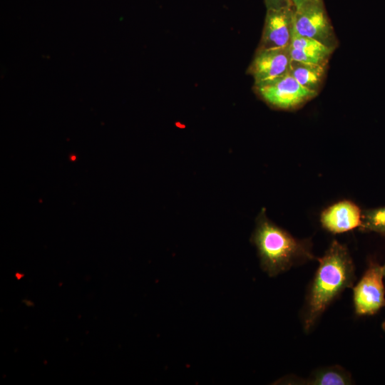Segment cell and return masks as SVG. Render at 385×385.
<instances>
[{"label": "cell", "instance_id": "7", "mask_svg": "<svg viewBox=\"0 0 385 385\" xmlns=\"http://www.w3.org/2000/svg\"><path fill=\"white\" fill-rule=\"evenodd\" d=\"M289 46L258 49L250 67L255 83L289 72L292 62Z\"/></svg>", "mask_w": 385, "mask_h": 385}, {"label": "cell", "instance_id": "10", "mask_svg": "<svg viewBox=\"0 0 385 385\" xmlns=\"http://www.w3.org/2000/svg\"><path fill=\"white\" fill-rule=\"evenodd\" d=\"M325 72L324 66L292 60L289 73L303 87L317 92Z\"/></svg>", "mask_w": 385, "mask_h": 385}, {"label": "cell", "instance_id": "14", "mask_svg": "<svg viewBox=\"0 0 385 385\" xmlns=\"http://www.w3.org/2000/svg\"><path fill=\"white\" fill-rule=\"evenodd\" d=\"M307 1H309V0H291V2L292 5L294 6V8H296Z\"/></svg>", "mask_w": 385, "mask_h": 385}, {"label": "cell", "instance_id": "4", "mask_svg": "<svg viewBox=\"0 0 385 385\" xmlns=\"http://www.w3.org/2000/svg\"><path fill=\"white\" fill-rule=\"evenodd\" d=\"M293 30L299 35L334 48V32L323 0H309L296 7Z\"/></svg>", "mask_w": 385, "mask_h": 385}, {"label": "cell", "instance_id": "6", "mask_svg": "<svg viewBox=\"0 0 385 385\" xmlns=\"http://www.w3.org/2000/svg\"><path fill=\"white\" fill-rule=\"evenodd\" d=\"M294 6L267 9L265 26L259 49L285 47L290 45Z\"/></svg>", "mask_w": 385, "mask_h": 385}, {"label": "cell", "instance_id": "8", "mask_svg": "<svg viewBox=\"0 0 385 385\" xmlns=\"http://www.w3.org/2000/svg\"><path fill=\"white\" fill-rule=\"evenodd\" d=\"M362 210L350 200H341L324 210L320 216L322 227L333 234L360 227Z\"/></svg>", "mask_w": 385, "mask_h": 385}, {"label": "cell", "instance_id": "9", "mask_svg": "<svg viewBox=\"0 0 385 385\" xmlns=\"http://www.w3.org/2000/svg\"><path fill=\"white\" fill-rule=\"evenodd\" d=\"M289 49L292 60L325 66L334 48L293 30Z\"/></svg>", "mask_w": 385, "mask_h": 385}, {"label": "cell", "instance_id": "13", "mask_svg": "<svg viewBox=\"0 0 385 385\" xmlns=\"http://www.w3.org/2000/svg\"><path fill=\"white\" fill-rule=\"evenodd\" d=\"M265 1L267 9H279L292 5L291 0H265Z\"/></svg>", "mask_w": 385, "mask_h": 385}, {"label": "cell", "instance_id": "11", "mask_svg": "<svg viewBox=\"0 0 385 385\" xmlns=\"http://www.w3.org/2000/svg\"><path fill=\"white\" fill-rule=\"evenodd\" d=\"M306 382L309 385H349L353 381L348 371L333 366L315 371Z\"/></svg>", "mask_w": 385, "mask_h": 385}, {"label": "cell", "instance_id": "3", "mask_svg": "<svg viewBox=\"0 0 385 385\" xmlns=\"http://www.w3.org/2000/svg\"><path fill=\"white\" fill-rule=\"evenodd\" d=\"M255 84L256 91L267 103L282 109L298 107L317 94L303 87L289 72Z\"/></svg>", "mask_w": 385, "mask_h": 385}, {"label": "cell", "instance_id": "12", "mask_svg": "<svg viewBox=\"0 0 385 385\" xmlns=\"http://www.w3.org/2000/svg\"><path fill=\"white\" fill-rule=\"evenodd\" d=\"M359 229L385 235V206L363 210Z\"/></svg>", "mask_w": 385, "mask_h": 385}, {"label": "cell", "instance_id": "16", "mask_svg": "<svg viewBox=\"0 0 385 385\" xmlns=\"http://www.w3.org/2000/svg\"><path fill=\"white\" fill-rule=\"evenodd\" d=\"M384 330H385V322H384Z\"/></svg>", "mask_w": 385, "mask_h": 385}, {"label": "cell", "instance_id": "5", "mask_svg": "<svg viewBox=\"0 0 385 385\" xmlns=\"http://www.w3.org/2000/svg\"><path fill=\"white\" fill-rule=\"evenodd\" d=\"M383 266L371 262L353 289L354 310L359 316L372 315L385 307Z\"/></svg>", "mask_w": 385, "mask_h": 385}, {"label": "cell", "instance_id": "1", "mask_svg": "<svg viewBox=\"0 0 385 385\" xmlns=\"http://www.w3.org/2000/svg\"><path fill=\"white\" fill-rule=\"evenodd\" d=\"M309 286L302 309L304 330L309 332L330 304L354 285V265L346 246L333 240L324 255Z\"/></svg>", "mask_w": 385, "mask_h": 385}, {"label": "cell", "instance_id": "15", "mask_svg": "<svg viewBox=\"0 0 385 385\" xmlns=\"http://www.w3.org/2000/svg\"><path fill=\"white\" fill-rule=\"evenodd\" d=\"M383 270H384V279H385V264H384V265H383Z\"/></svg>", "mask_w": 385, "mask_h": 385}, {"label": "cell", "instance_id": "2", "mask_svg": "<svg viewBox=\"0 0 385 385\" xmlns=\"http://www.w3.org/2000/svg\"><path fill=\"white\" fill-rule=\"evenodd\" d=\"M251 240L257 249L261 268L270 277L314 259L310 242L297 239L275 225L268 219L265 209L257 217Z\"/></svg>", "mask_w": 385, "mask_h": 385}]
</instances>
